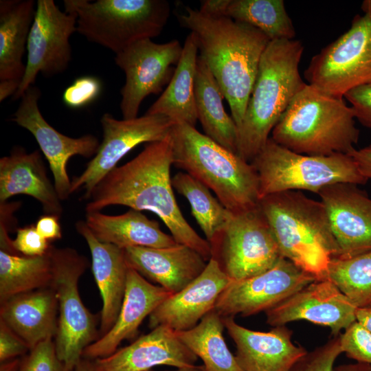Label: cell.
I'll return each mask as SVG.
<instances>
[{
  "mask_svg": "<svg viewBox=\"0 0 371 371\" xmlns=\"http://www.w3.org/2000/svg\"><path fill=\"white\" fill-rule=\"evenodd\" d=\"M19 371H67L58 359L53 339L43 341L21 360Z\"/></svg>",
  "mask_w": 371,
  "mask_h": 371,
  "instance_id": "cell-38",
  "label": "cell"
},
{
  "mask_svg": "<svg viewBox=\"0 0 371 371\" xmlns=\"http://www.w3.org/2000/svg\"><path fill=\"white\" fill-rule=\"evenodd\" d=\"M342 353L339 336L308 352L299 359L289 371H333L337 357Z\"/></svg>",
  "mask_w": 371,
  "mask_h": 371,
  "instance_id": "cell-36",
  "label": "cell"
},
{
  "mask_svg": "<svg viewBox=\"0 0 371 371\" xmlns=\"http://www.w3.org/2000/svg\"><path fill=\"white\" fill-rule=\"evenodd\" d=\"M342 353L371 366V332L355 321L339 335Z\"/></svg>",
  "mask_w": 371,
  "mask_h": 371,
  "instance_id": "cell-37",
  "label": "cell"
},
{
  "mask_svg": "<svg viewBox=\"0 0 371 371\" xmlns=\"http://www.w3.org/2000/svg\"><path fill=\"white\" fill-rule=\"evenodd\" d=\"M304 52L295 39L271 41L260 62L245 115L238 128V155L251 163L306 82L299 65Z\"/></svg>",
  "mask_w": 371,
  "mask_h": 371,
  "instance_id": "cell-3",
  "label": "cell"
},
{
  "mask_svg": "<svg viewBox=\"0 0 371 371\" xmlns=\"http://www.w3.org/2000/svg\"><path fill=\"white\" fill-rule=\"evenodd\" d=\"M74 371H98L93 360L82 358L75 367Z\"/></svg>",
  "mask_w": 371,
  "mask_h": 371,
  "instance_id": "cell-49",
  "label": "cell"
},
{
  "mask_svg": "<svg viewBox=\"0 0 371 371\" xmlns=\"http://www.w3.org/2000/svg\"><path fill=\"white\" fill-rule=\"evenodd\" d=\"M223 320L236 344V357L244 371H289L307 352L293 343L292 330L285 325L261 332L239 325L234 317Z\"/></svg>",
  "mask_w": 371,
  "mask_h": 371,
  "instance_id": "cell-20",
  "label": "cell"
},
{
  "mask_svg": "<svg viewBox=\"0 0 371 371\" xmlns=\"http://www.w3.org/2000/svg\"><path fill=\"white\" fill-rule=\"evenodd\" d=\"M102 91L100 80L93 76H86L76 78L64 91L63 102L69 108L80 109L93 101Z\"/></svg>",
  "mask_w": 371,
  "mask_h": 371,
  "instance_id": "cell-39",
  "label": "cell"
},
{
  "mask_svg": "<svg viewBox=\"0 0 371 371\" xmlns=\"http://www.w3.org/2000/svg\"><path fill=\"white\" fill-rule=\"evenodd\" d=\"M348 155L354 159L366 179L371 181V144L360 149L355 148Z\"/></svg>",
  "mask_w": 371,
  "mask_h": 371,
  "instance_id": "cell-44",
  "label": "cell"
},
{
  "mask_svg": "<svg viewBox=\"0 0 371 371\" xmlns=\"http://www.w3.org/2000/svg\"><path fill=\"white\" fill-rule=\"evenodd\" d=\"M183 46L174 39L156 43L140 40L115 54V64L124 72L120 109L123 119L137 117L143 100L159 93L171 80L181 58Z\"/></svg>",
  "mask_w": 371,
  "mask_h": 371,
  "instance_id": "cell-12",
  "label": "cell"
},
{
  "mask_svg": "<svg viewBox=\"0 0 371 371\" xmlns=\"http://www.w3.org/2000/svg\"><path fill=\"white\" fill-rule=\"evenodd\" d=\"M85 223L100 242L124 249L131 247L163 248L178 244L172 235L164 232L158 222L142 211L130 209L120 215L100 212H86Z\"/></svg>",
  "mask_w": 371,
  "mask_h": 371,
  "instance_id": "cell-27",
  "label": "cell"
},
{
  "mask_svg": "<svg viewBox=\"0 0 371 371\" xmlns=\"http://www.w3.org/2000/svg\"><path fill=\"white\" fill-rule=\"evenodd\" d=\"M77 16L63 12L54 0H38L27 44L25 71L13 100L21 99L38 74L51 77L65 71L71 58L70 37Z\"/></svg>",
  "mask_w": 371,
  "mask_h": 371,
  "instance_id": "cell-14",
  "label": "cell"
},
{
  "mask_svg": "<svg viewBox=\"0 0 371 371\" xmlns=\"http://www.w3.org/2000/svg\"><path fill=\"white\" fill-rule=\"evenodd\" d=\"M177 19L195 35L200 56L218 82L238 128L271 40L249 25L226 16L211 17L190 7Z\"/></svg>",
  "mask_w": 371,
  "mask_h": 371,
  "instance_id": "cell-2",
  "label": "cell"
},
{
  "mask_svg": "<svg viewBox=\"0 0 371 371\" xmlns=\"http://www.w3.org/2000/svg\"><path fill=\"white\" fill-rule=\"evenodd\" d=\"M52 262L51 286L58 303L55 348L67 371H74L85 349L100 338L98 317L84 305L78 281L89 266L88 259L70 247L50 246Z\"/></svg>",
  "mask_w": 371,
  "mask_h": 371,
  "instance_id": "cell-9",
  "label": "cell"
},
{
  "mask_svg": "<svg viewBox=\"0 0 371 371\" xmlns=\"http://www.w3.org/2000/svg\"><path fill=\"white\" fill-rule=\"evenodd\" d=\"M35 10L33 0L0 1V80L21 82L25 71L23 58Z\"/></svg>",
  "mask_w": 371,
  "mask_h": 371,
  "instance_id": "cell-29",
  "label": "cell"
},
{
  "mask_svg": "<svg viewBox=\"0 0 371 371\" xmlns=\"http://www.w3.org/2000/svg\"><path fill=\"white\" fill-rule=\"evenodd\" d=\"M21 359H12L1 363L0 371H19Z\"/></svg>",
  "mask_w": 371,
  "mask_h": 371,
  "instance_id": "cell-50",
  "label": "cell"
},
{
  "mask_svg": "<svg viewBox=\"0 0 371 371\" xmlns=\"http://www.w3.org/2000/svg\"><path fill=\"white\" fill-rule=\"evenodd\" d=\"M21 82L12 80H0V101L13 96L17 91Z\"/></svg>",
  "mask_w": 371,
  "mask_h": 371,
  "instance_id": "cell-46",
  "label": "cell"
},
{
  "mask_svg": "<svg viewBox=\"0 0 371 371\" xmlns=\"http://www.w3.org/2000/svg\"><path fill=\"white\" fill-rule=\"evenodd\" d=\"M59 218L45 214L37 220L35 227L37 232L47 240L52 241L60 239L62 237Z\"/></svg>",
  "mask_w": 371,
  "mask_h": 371,
  "instance_id": "cell-43",
  "label": "cell"
},
{
  "mask_svg": "<svg viewBox=\"0 0 371 371\" xmlns=\"http://www.w3.org/2000/svg\"><path fill=\"white\" fill-rule=\"evenodd\" d=\"M172 165L170 135L148 143L135 157L115 167L97 184L87 199L85 211L100 212L119 205L153 212L178 244L194 249L208 261L212 257L210 243L190 225L177 203L170 178Z\"/></svg>",
  "mask_w": 371,
  "mask_h": 371,
  "instance_id": "cell-1",
  "label": "cell"
},
{
  "mask_svg": "<svg viewBox=\"0 0 371 371\" xmlns=\"http://www.w3.org/2000/svg\"><path fill=\"white\" fill-rule=\"evenodd\" d=\"M194 98L198 120L205 135L238 154V128L225 111L224 95L204 59L199 55L194 82Z\"/></svg>",
  "mask_w": 371,
  "mask_h": 371,
  "instance_id": "cell-30",
  "label": "cell"
},
{
  "mask_svg": "<svg viewBox=\"0 0 371 371\" xmlns=\"http://www.w3.org/2000/svg\"><path fill=\"white\" fill-rule=\"evenodd\" d=\"M327 278L357 308L371 307V251L348 258H333Z\"/></svg>",
  "mask_w": 371,
  "mask_h": 371,
  "instance_id": "cell-35",
  "label": "cell"
},
{
  "mask_svg": "<svg viewBox=\"0 0 371 371\" xmlns=\"http://www.w3.org/2000/svg\"><path fill=\"white\" fill-rule=\"evenodd\" d=\"M231 280L217 262L210 258L196 278L171 294L150 315V328L166 326L180 332L194 327L214 310L218 297Z\"/></svg>",
  "mask_w": 371,
  "mask_h": 371,
  "instance_id": "cell-19",
  "label": "cell"
},
{
  "mask_svg": "<svg viewBox=\"0 0 371 371\" xmlns=\"http://www.w3.org/2000/svg\"><path fill=\"white\" fill-rule=\"evenodd\" d=\"M41 92L31 86L22 95L12 121L32 133L47 159L52 172L54 186L61 201L71 194V181L67 164L74 155L85 158L94 157L100 142L91 134L74 138L63 135L52 126L43 117L38 107Z\"/></svg>",
  "mask_w": 371,
  "mask_h": 371,
  "instance_id": "cell-16",
  "label": "cell"
},
{
  "mask_svg": "<svg viewBox=\"0 0 371 371\" xmlns=\"http://www.w3.org/2000/svg\"><path fill=\"white\" fill-rule=\"evenodd\" d=\"M52 276L49 249L35 257L1 250L0 303L19 294L50 287Z\"/></svg>",
  "mask_w": 371,
  "mask_h": 371,
  "instance_id": "cell-32",
  "label": "cell"
},
{
  "mask_svg": "<svg viewBox=\"0 0 371 371\" xmlns=\"http://www.w3.org/2000/svg\"><path fill=\"white\" fill-rule=\"evenodd\" d=\"M170 139L172 165L212 190L231 212L258 205L259 179L251 163L186 123L173 125Z\"/></svg>",
  "mask_w": 371,
  "mask_h": 371,
  "instance_id": "cell-6",
  "label": "cell"
},
{
  "mask_svg": "<svg viewBox=\"0 0 371 371\" xmlns=\"http://www.w3.org/2000/svg\"><path fill=\"white\" fill-rule=\"evenodd\" d=\"M30 348L7 324L0 320L1 363L23 355Z\"/></svg>",
  "mask_w": 371,
  "mask_h": 371,
  "instance_id": "cell-42",
  "label": "cell"
},
{
  "mask_svg": "<svg viewBox=\"0 0 371 371\" xmlns=\"http://www.w3.org/2000/svg\"><path fill=\"white\" fill-rule=\"evenodd\" d=\"M344 98L350 102L355 118L371 128V82L351 89Z\"/></svg>",
  "mask_w": 371,
  "mask_h": 371,
  "instance_id": "cell-41",
  "label": "cell"
},
{
  "mask_svg": "<svg viewBox=\"0 0 371 371\" xmlns=\"http://www.w3.org/2000/svg\"><path fill=\"white\" fill-rule=\"evenodd\" d=\"M357 308L329 279L315 280L266 311L270 326L306 320L330 328L339 336L356 321Z\"/></svg>",
  "mask_w": 371,
  "mask_h": 371,
  "instance_id": "cell-17",
  "label": "cell"
},
{
  "mask_svg": "<svg viewBox=\"0 0 371 371\" xmlns=\"http://www.w3.org/2000/svg\"><path fill=\"white\" fill-rule=\"evenodd\" d=\"M229 0H204L201 1L199 11L211 17L225 16Z\"/></svg>",
  "mask_w": 371,
  "mask_h": 371,
  "instance_id": "cell-45",
  "label": "cell"
},
{
  "mask_svg": "<svg viewBox=\"0 0 371 371\" xmlns=\"http://www.w3.org/2000/svg\"><path fill=\"white\" fill-rule=\"evenodd\" d=\"M124 252L130 268L172 294L196 278L207 263L196 251L181 244L163 248L131 247Z\"/></svg>",
  "mask_w": 371,
  "mask_h": 371,
  "instance_id": "cell-23",
  "label": "cell"
},
{
  "mask_svg": "<svg viewBox=\"0 0 371 371\" xmlns=\"http://www.w3.org/2000/svg\"><path fill=\"white\" fill-rule=\"evenodd\" d=\"M350 27L314 56L304 71L308 84L338 97L371 82V0Z\"/></svg>",
  "mask_w": 371,
  "mask_h": 371,
  "instance_id": "cell-11",
  "label": "cell"
},
{
  "mask_svg": "<svg viewBox=\"0 0 371 371\" xmlns=\"http://www.w3.org/2000/svg\"><path fill=\"white\" fill-rule=\"evenodd\" d=\"M12 247L23 256L35 257L45 254L50 245L32 225L17 229L16 238L12 240Z\"/></svg>",
  "mask_w": 371,
  "mask_h": 371,
  "instance_id": "cell-40",
  "label": "cell"
},
{
  "mask_svg": "<svg viewBox=\"0 0 371 371\" xmlns=\"http://www.w3.org/2000/svg\"><path fill=\"white\" fill-rule=\"evenodd\" d=\"M199 47L195 35L186 37L174 75L159 98L145 114L164 115L175 123L192 127L198 120L194 98Z\"/></svg>",
  "mask_w": 371,
  "mask_h": 371,
  "instance_id": "cell-28",
  "label": "cell"
},
{
  "mask_svg": "<svg viewBox=\"0 0 371 371\" xmlns=\"http://www.w3.org/2000/svg\"><path fill=\"white\" fill-rule=\"evenodd\" d=\"M212 257L232 280L260 274L282 258L259 205L232 215L209 242Z\"/></svg>",
  "mask_w": 371,
  "mask_h": 371,
  "instance_id": "cell-10",
  "label": "cell"
},
{
  "mask_svg": "<svg viewBox=\"0 0 371 371\" xmlns=\"http://www.w3.org/2000/svg\"><path fill=\"white\" fill-rule=\"evenodd\" d=\"M100 123L103 139L97 153L84 171L71 181V194L83 190L82 198L87 200L97 184L128 152L142 143L166 139L175 124L159 115L117 120L108 113L102 116Z\"/></svg>",
  "mask_w": 371,
  "mask_h": 371,
  "instance_id": "cell-13",
  "label": "cell"
},
{
  "mask_svg": "<svg viewBox=\"0 0 371 371\" xmlns=\"http://www.w3.org/2000/svg\"><path fill=\"white\" fill-rule=\"evenodd\" d=\"M355 119L353 109L344 97L306 83L273 128L271 137L300 154L348 155L359 141Z\"/></svg>",
  "mask_w": 371,
  "mask_h": 371,
  "instance_id": "cell-4",
  "label": "cell"
},
{
  "mask_svg": "<svg viewBox=\"0 0 371 371\" xmlns=\"http://www.w3.org/2000/svg\"><path fill=\"white\" fill-rule=\"evenodd\" d=\"M333 371H371V366L367 363H359L343 364L334 367Z\"/></svg>",
  "mask_w": 371,
  "mask_h": 371,
  "instance_id": "cell-48",
  "label": "cell"
},
{
  "mask_svg": "<svg viewBox=\"0 0 371 371\" xmlns=\"http://www.w3.org/2000/svg\"><path fill=\"white\" fill-rule=\"evenodd\" d=\"M225 16L257 28L271 41L295 36L283 0H229Z\"/></svg>",
  "mask_w": 371,
  "mask_h": 371,
  "instance_id": "cell-33",
  "label": "cell"
},
{
  "mask_svg": "<svg viewBox=\"0 0 371 371\" xmlns=\"http://www.w3.org/2000/svg\"><path fill=\"white\" fill-rule=\"evenodd\" d=\"M171 294L129 267L124 297L115 324L85 349L82 358L95 360L112 355L122 341L135 336L144 319Z\"/></svg>",
  "mask_w": 371,
  "mask_h": 371,
  "instance_id": "cell-22",
  "label": "cell"
},
{
  "mask_svg": "<svg viewBox=\"0 0 371 371\" xmlns=\"http://www.w3.org/2000/svg\"><path fill=\"white\" fill-rule=\"evenodd\" d=\"M172 184L188 201L193 216L210 242L225 227L232 212L212 196L208 188L185 172L177 173Z\"/></svg>",
  "mask_w": 371,
  "mask_h": 371,
  "instance_id": "cell-34",
  "label": "cell"
},
{
  "mask_svg": "<svg viewBox=\"0 0 371 371\" xmlns=\"http://www.w3.org/2000/svg\"><path fill=\"white\" fill-rule=\"evenodd\" d=\"M330 224L336 254L352 258L371 251V198L358 185L337 183L317 194Z\"/></svg>",
  "mask_w": 371,
  "mask_h": 371,
  "instance_id": "cell-18",
  "label": "cell"
},
{
  "mask_svg": "<svg viewBox=\"0 0 371 371\" xmlns=\"http://www.w3.org/2000/svg\"><path fill=\"white\" fill-rule=\"evenodd\" d=\"M25 194L38 201L45 214L60 218L63 208L54 185L49 180L38 150L31 153L13 148L0 159V203Z\"/></svg>",
  "mask_w": 371,
  "mask_h": 371,
  "instance_id": "cell-24",
  "label": "cell"
},
{
  "mask_svg": "<svg viewBox=\"0 0 371 371\" xmlns=\"http://www.w3.org/2000/svg\"><path fill=\"white\" fill-rule=\"evenodd\" d=\"M315 280V276L282 257L272 268L260 274L231 280L214 310L222 317L266 312Z\"/></svg>",
  "mask_w": 371,
  "mask_h": 371,
  "instance_id": "cell-15",
  "label": "cell"
},
{
  "mask_svg": "<svg viewBox=\"0 0 371 371\" xmlns=\"http://www.w3.org/2000/svg\"><path fill=\"white\" fill-rule=\"evenodd\" d=\"M356 321L371 332V307L358 308L356 311Z\"/></svg>",
  "mask_w": 371,
  "mask_h": 371,
  "instance_id": "cell-47",
  "label": "cell"
},
{
  "mask_svg": "<svg viewBox=\"0 0 371 371\" xmlns=\"http://www.w3.org/2000/svg\"><path fill=\"white\" fill-rule=\"evenodd\" d=\"M258 205L282 256L317 280L326 279L336 247L322 202L289 190L267 195Z\"/></svg>",
  "mask_w": 371,
  "mask_h": 371,
  "instance_id": "cell-5",
  "label": "cell"
},
{
  "mask_svg": "<svg viewBox=\"0 0 371 371\" xmlns=\"http://www.w3.org/2000/svg\"><path fill=\"white\" fill-rule=\"evenodd\" d=\"M224 328L223 317L212 310L194 327L176 333L183 344L201 359L205 371H244L226 344Z\"/></svg>",
  "mask_w": 371,
  "mask_h": 371,
  "instance_id": "cell-31",
  "label": "cell"
},
{
  "mask_svg": "<svg viewBox=\"0 0 371 371\" xmlns=\"http://www.w3.org/2000/svg\"><path fill=\"white\" fill-rule=\"evenodd\" d=\"M150 371H152V370H150ZM172 371H205V370L203 365H201V366L194 365V366H189V367L177 368L176 370H172Z\"/></svg>",
  "mask_w": 371,
  "mask_h": 371,
  "instance_id": "cell-51",
  "label": "cell"
},
{
  "mask_svg": "<svg viewBox=\"0 0 371 371\" xmlns=\"http://www.w3.org/2000/svg\"><path fill=\"white\" fill-rule=\"evenodd\" d=\"M58 303L52 287L14 295L1 303L0 320L30 347L55 338Z\"/></svg>",
  "mask_w": 371,
  "mask_h": 371,
  "instance_id": "cell-26",
  "label": "cell"
},
{
  "mask_svg": "<svg viewBox=\"0 0 371 371\" xmlns=\"http://www.w3.org/2000/svg\"><path fill=\"white\" fill-rule=\"evenodd\" d=\"M65 11L77 16V32L115 54L140 40L158 36L166 25V0H64Z\"/></svg>",
  "mask_w": 371,
  "mask_h": 371,
  "instance_id": "cell-7",
  "label": "cell"
},
{
  "mask_svg": "<svg viewBox=\"0 0 371 371\" xmlns=\"http://www.w3.org/2000/svg\"><path fill=\"white\" fill-rule=\"evenodd\" d=\"M251 164L258 176L260 199L289 190L318 194L333 183L364 185L368 181L347 154H300L279 145L271 137Z\"/></svg>",
  "mask_w": 371,
  "mask_h": 371,
  "instance_id": "cell-8",
  "label": "cell"
},
{
  "mask_svg": "<svg viewBox=\"0 0 371 371\" xmlns=\"http://www.w3.org/2000/svg\"><path fill=\"white\" fill-rule=\"evenodd\" d=\"M197 359L175 331L158 326L112 355L93 361L98 371H150L157 366H192Z\"/></svg>",
  "mask_w": 371,
  "mask_h": 371,
  "instance_id": "cell-21",
  "label": "cell"
},
{
  "mask_svg": "<svg viewBox=\"0 0 371 371\" xmlns=\"http://www.w3.org/2000/svg\"><path fill=\"white\" fill-rule=\"evenodd\" d=\"M76 229L89 248L93 274L102 300L100 337L112 328L117 318L125 294L129 267L124 249L98 240L85 221H78Z\"/></svg>",
  "mask_w": 371,
  "mask_h": 371,
  "instance_id": "cell-25",
  "label": "cell"
}]
</instances>
